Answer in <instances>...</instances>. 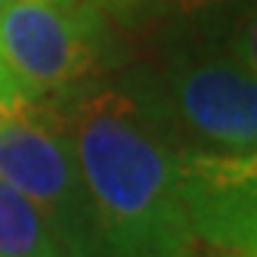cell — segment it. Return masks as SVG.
I'll return each instance as SVG.
<instances>
[{
  "label": "cell",
  "mask_w": 257,
  "mask_h": 257,
  "mask_svg": "<svg viewBox=\"0 0 257 257\" xmlns=\"http://www.w3.org/2000/svg\"><path fill=\"white\" fill-rule=\"evenodd\" d=\"M56 102L93 205L99 257H195L174 140L134 81H93Z\"/></svg>",
  "instance_id": "obj_1"
},
{
  "label": "cell",
  "mask_w": 257,
  "mask_h": 257,
  "mask_svg": "<svg viewBox=\"0 0 257 257\" xmlns=\"http://www.w3.org/2000/svg\"><path fill=\"white\" fill-rule=\"evenodd\" d=\"M127 78L177 146L257 149V75L229 38L174 34L155 65Z\"/></svg>",
  "instance_id": "obj_2"
},
{
  "label": "cell",
  "mask_w": 257,
  "mask_h": 257,
  "mask_svg": "<svg viewBox=\"0 0 257 257\" xmlns=\"http://www.w3.org/2000/svg\"><path fill=\"white\" fill-rule=\"evenodd\" d=\"M115 22L96 0L0 4V99L50 102L105 78Z\"/></svg>",
  "instance_id": "obj_3"
},
{
  "label": "cell",
  "mask_w": 257,
  "mask_h": 257,
  "mask_svg": "<svg viewBox=\"0 0 257 257\" xmlns=\"http://www.w3.org/2000/svg\"><path fill=\"white\" fill-rule=\"evenodd\" d=\"M0 180L38 208L65 257H99L93 205L56 102L0 99Z\"/></svg>",
  "instance_id": "obj_4"
},
{
  "label": "cell",
  "mask_w": 257,
  "mask_h": 257,
  "mask_svg": "<svg viewBox=\"0 0 257 257\" xmlns=\"http://www.w3.org/2000/svg\"><path fill=\"white\" fill-rule=\"evenodd\" d=\"M177 183L195 242L257 251V149L177 146Z\"/></svg>",
  "instance_id": "obj_5"
},
{
  "label": "cell",
  "mask_w": 257,
  "mask_h": 257,
  "mask_svg": "<svg viewBox=\"0 0 257 257\" xmlns=\"http://www.w3.org/2000/svg\"><path fill=\"white\" fill-rule=\"evenodd\" d=\"M0 257H65L31 201L0 180Z\"/></svg>",
  "instance_id": "obj_6"
},
{
  "label": "cell",
  "mask_w": 257,
  "mask_h": 257,
  "mask_svg": "<svg viewBox=\"0 0 257 257\" xmlns=\"http://www.w3.org/2000/svg\"><path fill=\"white\" fill-rule=\"evenodd\" d=\"M254 0H161V13L174 16L177 34L229 38L232 25Z\"/></svg>",
  "instance_id": "obj_7"
},
{
  "label": "cell",
  "mask_w": 257,
  "mask_h": 257,
  "mask_svg": "<svg viewBox=\"0 0 257 257\" xmlns=\"http://www.w3.org/2000/svg\"><path fill=\"white\" fill-rule=\"evenodd\" d=\"M96 4L112 16V22L121 25H140L161 16V0H96Z\"/></svg>",
  "instance_id": "obj_8"
},
{
  "label": "cell",
  "mask_w": 257,
  "mask_h": 257,
  "mask_svg": "<svg viewBox=\"0 0 257 257\" xmlns=\"http://www.w3.org/2000/svg\"><path fill=\"white\" fill-rule=\"evenodd\" d=\"M229 41L235 47V53L245 59V65L257 75V0L245 10V16L232 25Z\"/></svg>",
  "instance_id": "obj_9"
},
{
  "label": "cell",
  "mask_w": 257,
  "mask_h": 257,
  "mask_svg": "<svg viewBox=\"0 0 257 257\" xmlns=\"http://www.w3.org/2000/svg\"><path fill=\"white\" fill-rule=\"evenodd\" d=\"M211 257H257V251H217Z\"/></svg>",
  "instance_id": "obj_10"
},
{
  "label": "cell",
  "mask_w": 257,
  "mask_h": 257,
  "mask_svg": "<svg viewBox=\"0 0 257 257\" xmlns=\"http://www.w3.org/2000/svg\"><path fill=\"white\" fill-rule=\"evenodd\" d=\"M0 4H16V0H0Z\"/></svg>",
  "instance_id": "obj_11"
}]
</instances>
